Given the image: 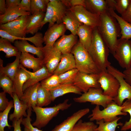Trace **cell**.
<instances>
[{
  "instance_id": "cell-34",
  "label": "cell",
  "mask_w": 131,
  "mask_h": 131,
  "mask_svg": "<svg viewBox=\"0 0 131 131\" xmlns=\"http://www.w3.org/2000/svg\"><path fill=\"white\" fill-rule=\"evenodd\" d=\"M52 101L49 90L42 86L40 83L37 90L36 106L42 107L49 105Z\"/></svg>"
},
{
  "instance_id": "cell-32",
  "label": "cell",
  "mask_w": 131,
  "mask_h": 131,
  "mask_svg": "<svg viewBox=\"0 0 131 131\" xmlns=\"http://www.w3.org/2000/svg\"><path fill=\"white\" fill-rule=\"evenodd\" d=\"M110 13L116 19L121 29L120 38L124 39H131V24L126 22L118 15L112 9H109Z\"/></svg>"
},
{
  "instance_id": "cell-51",
  "label": "cell",
  "mask_w": 131,
  "mask_h": 131,
  "mask_svg": "<svg viewBox=\"0 0 131 131\" xmlns=\"http://www.w3.org/2000/svg\"><path fill=\"white\" fill-rule=\"evenodd\" d=\"M21 1L20 0H6V3L7 8L19 6Z\"/></svg>"
},
{
  "instance_id": "cell-50",
  "label": "cell",
  "mask_w": 131,
  "mask_h": 131,
  "mask_svg": "<svg viewBox=\"0 0 131 131\" xmlns=\"http://www.w3.org/2000/svg\"><path fill=\"white\" fill-rule=\"evenodd\" d=\"M124 79L126 82L131 85V66L125 69L123 72Z\"/></svg>"
},
{
  "instance_id": "cell-26",
  "label": "cell",
  "mask_w": 131,
  "mask_h": 131,
  "mask_svg": "<svg viewBox=\"0 0 131 131\" xmlns=\"http://www.w3.org/2000/svg\"><path fill=\"white\" fill-rule=\"evenodd\" d=\"M93 29L87 25H82L78 27L77 32L79 42L88 50L91 44Z\"/></svg>"
},
{
  "instance_id": "cell-16",
  "label": "cell",
  "mask_w": 131,
  "mask_h": 131,
  "mask_svg": "<svg viewBox=\"0 0 131 131\" xmlns=\"http://www.w3.org/2000/svg\"><path fill=\"white\" fill-rule=\"evenodd\" d=\"M65 24L63 23H55L48 28L43 36L45 46L52 47L56 40L61 36L65 35L66 30Z\"/></svg>"
},
{
  "instance_id": "cell-23",
  "label": "cell",
  "mask_w": 131,
  "mask_h": 131,
  "mask_svg": "<svg viewBox=\"0 0 131 131\" xmlns=\"http://www.w3.org/2000/svg\"><path fill=\"white\" fill-rule=\"evenodd\" d=\"M27 71L30 74V77L23 85V92L27 88L39 82L52 75L49 73L46 67L44 65L41 68L35 72H32Z\"/></svg>"
},
{
  "instance_id": "cell-46",
  "label": "cell",
  "mask_w": 131,
  "mask_h": 131,
  "mask_svg": "<svg viewBox=\"0 0 131 131\" xmlns=\"http://www.w3.org/2000/svg\"><path fill=\"white\" fill-rule=\"evenodd\" d=\"M67 9L78 6H82L85 8V0H62Z\"/></svg>"
},
{
  "instance_id": "cell-24",
  "label": "cell",
  "mask_w": 131,
  "mask_h": 131,
  "mask_svg": "<svg viewBox=\"0 0 131 131\" xmlns=\"http://www.w3.org/2000/svg\"><path fill=\"white\" fill-rule=\"evenodd\" d=\"M30 13L26 12L20 6L7 8L5 13L0 15V24H3L16 19L24 15H31Z\"/></svg>"
},
{
  "instance_id": "cell-10",
  "label": "cell",
  "mask_w": 131,
  "mask_h": 131,
  "mask_svg": "<svg viewBox=\"0 0 131 131\" xmlns=\"http://www.w3.org/2000/svg\"><path fill=\"white\" fill-rule=\"evenodd\" d=\"M31 15L22 16L16 20L0 25V29L12 36L18 37H25L26 29Z\"/></svg>"
},
{
  "instance_id": "cell-8",
  "label": "cell",
  "mask_w": 131,
  "mask_h": 131,
  "mask_svg": "<svg viewBox=\"0 0 131 131\" xmlns=\"http://www.w3.org/2000/svg\"><path fill=\"white\" fill-rule=\"evenodd\" d=\"M107 71L115 77L119 82L120 87L117 95L114 98L113 101L119 106H121L125 99L131 100V85L125 81L123 73L111 65L107 67Z\"/></svg>"
},
{
  "instance_id": "cell-54",
  "label": "cell",
  "mask_w": 131,
  "mask_h": 131,
  "mask_svg": "<svg viewBox=\"0 0 131 131\" xmlns=\"http://www.w3.org/2000/svg\"><path fill=\"white\" fill-rule=\"evenodd\" d=\"M108 10H115V6L116 3V0H106Z\"/></svg>"
},
{
  "instance_id": "cell-35",
  "label": "cell",
  "mask_w": 131,
  "mask_h": 131,
  "mask_svg": "<svg viewBox=\"0 0 131 131\" xmlns=\"http://www.w3.org/2000/svg\"><path fill=\"white\" fill-rule=\"evenodd\" d=\"M8 40L2 38L0 39V51L4 52L6 58L15 56L18 54L19 51L15 46H13Z\"/></svg>"
},
{
  "instance_id": "cell-2",
  "label": "cell",
  "mask_w": 131,
  "mask_h": 131,
  "mask_svg": "<svg viewBox=\"0 0 131 131\" xmlns=\"http://www.w3.org/2000/svg\"><path fill=\"white\" fill-rule=\"evenodd\" d=\"M88 51L100 71H106L111 65L108 59L110 51L97 27L93 29L92 42Z\"/></svg>"
},
{
  "instance_id": "cell-37",
  "label": "cell",
  "mask_w": 131,
  "mask_h": 131,
  "mask_svg": "<svg viewBox=\"0 0 131 131\" xmlns=\"http://www.w3.org/2000/svg\"><path fill=\"white\" fill-rule=\"evenodd\" d=\"M78 71L75 68L58 75L60 84H73Z\"/></svg>"
},
{
  "instance_id": "cell-38",
  "label": "cell",
  "mask_w": 131,
  "mask_h": 131,
  "mask_svg": "<svg viewBox=\"0 0 131 131\" xmlns=\"http://www.w3.org/2000/svg\"><path fill=\"white\" fill-rule=\"evenodd\" d=\"M14 107L13 100L9 101V104L6 109L0 113V131H4V128L7 127L11 129L12 126L9 125L8 122V114L11 109Z\"/></svg>"
},
{
  "instance_id": "cell-47",
  "label": "cell",
  "mask_w": 131,
  "mask_h": 131,
  "mask_svg": "<svg viewBox=\"0 0 131 131\" xmlns=\"http://www.w3.org/2000/svg\"><path fill=\"white\" fill-rule=\"evenodd\" d=\"M9 101L6 97V93L4 91L0 93V111L2 112L8 107Z\"/></svg>"
},
{
  "instance_id": "cell-25",
  "label": "cell",
  "mask_w": 131,
  "mask_h": 131,
  "mask_svg": "<svg viewBox=\"0 0 131 131\" xmlns=\"http://www.w3.org/2000/svg\"><path fill=\"white\" fill-rule=\"evenodd\" d=\"M14 46L22 52L30 53L36 55L38 57L43 58L44 52L43 48L37 47L30 44L26 40H17L14 42Z\"/></svg>"
},
{
  "instance_id": "cell-48",
  "label": "cell",
  "mask_w": 131,
  "mask_h": 131,
  "mask_svg": "<svg viewBox=\"0 0 131 131\" xmlns=\"http://www.w3.org/2000/svg\"><path fill=\"white\" fill-rule=\"evenodd\" d=\"M121 17L125 21L131 24V0L128 8L121 15Z\"/></svg>"
},
{
  "instance_id": "cell-11",
  "label": "cell",
  "mask_w": 131,
  "mask_h": 131,
  "mask_svg": "<svg viewBox=\"0 0 131 131\" xmlns=\"http://www.w3.org/2000/svg\"><path fill=\"white\" fill-rule=\"evenodd\" d=\"M75 16L78 21L82 24L93 29L99 25L100 15L92 13L85 7L76 6L67 9Z\"/></svg>"
},
{
  "instance_id": "cell-19",
  "label": "cell",
  "mask_w": 131,
  "mask_h": 131,
  "mask_svg": "<svg viewBox=\"0 0 131 131\" xmlns=\"http://www.w3.org/2000/svg\"><path fill=\"white\" fill-rule=\"evenodd\" d=\"M20 63L24 67L32 69L33 72H34L40 69L44 66L43 58L35 57L29 53L22 52Z\"/></svg>"
},
{
  "instance_id": "cell-30",
  "label": "cell",
  "mask_w": 131,
  "mask_h": 131,
  "mask_svg": "<svg viewBox=\"0 0 131 131\" xmlns=\"http://www.w3.org/2000/svg\"><path fill=\"white\" fill-rule=\"evenodd\" d=\"M21 53V52L19 51L14 61L8 64L5 67L3 66V60L0 59V75L8 76L13 81V80L20 64V57Z\"/></svg>"
},
{
  "instance_id": "cell-20",
  "label": "cell",
  "mask_w": 131,
  "mask_h": 131,
  "mask_svg": "<svg viewBox=\"0 0 131 131\" xmlns=\"http://www.w3.org/2000/svg\"><path fill=\"white\" fill-rule=\"evenodd\" d=\"M0 36L1 38L8 40L11 43H14L16 40H24L32 43L37 47L42 48L43 47L44 36L40 32H38L34 36L30 37H18L11 35L5 31L0 29Z\"/></svg>"
},
{
  "instance_id": "cell-13",
  "label": "cell",
  "mask_w": 131,
  "mask_h": 131,
  "mask_svg": "<svg viewBox=\"0 0 131 131\" xmlns=\"http://www.w3.org/2000/svg\"><path fill=\"white\" fill-rule=\"evenodd\" d=\"M99 74H88L78 71L73 84L83 93L92 88H100Z\"/></svg>"
},
{
  "instance_id": "cell-31",
  "label": "cell",
  "mask_w": 131,
  "mask_h": 131,
  "mask_svg": "<svg viewBox=\"0 0 131 131\" xmlns=\"http://www.w3.org/2000/svg\"><path fill=\"white\" fill-rule=\"evenodd\" d=\"M86 8L92 13L100 15L108 11L106 0H85Z\"/></svg>"
},
{
  "instance_id": "cell-6",
  "label": "cell",
  "mask_w": 131,
  "mask_h": 131,
  "mask_svg": "<svg viewBox=\"0 0 131 131\" xmlns=\"http://www.w3.org/2000/svg\"><path fill=\"white\" fill-rule=\"evenodd\" d=\"M67 8L61 0H49L41 29L46 23H49V28L56 23H62V19Z\"/></svg>"
},
{
  "instance_id": "cell-52",
  "label": "cell",
  "mask_w": 131,
  "mask_h": 131,
  "mask_svg": "<svg viewBox=\"0 0 131 131\" xmlns=\"http://www.w3.org/2000/svg\"><path fill=\"white\" fill-rule=\"evenodd\" d=\"M21 118L18 120H14L12 121V127L14 128V131H22L20 124L23 119Z\"/></svg>"
},
{
  "instance_id": "cell-18",
  "label": "cell",
  "mask_w": 131,
  "mask_h": 131,
  "mask_svg": "<svg viewBox=\"0 0 131 131\" xmlns=\"http://www.w3.org/2000/svg\"><path fill=\"white\" fill-rule=\"evenodd\" d=\"M77 37L72 34L64 35L55 43L53 47L59 50L62 54L71 53L74 46L77 42Z\"/></svg>"
},
{
  "instance_id": "cell-12",
  "label": "cell",
  "mask_w": 131,
  "mask_h": 131,
  "mask_svg": "<svg viewBox=\"0 0 131 131\" xmlns=\"http://www.w3.org/2000/svg\"><path fill=\"white\" fill-rule=\"evenodd\" d=\"M98 82L104 94L114 98L117 95L120 84L117 80L106 71L99 73Z\"/></svg>"
},
{
  "instance_id": "cell-39",
  "label": "cell",
  "mask_w": 131,
  "mask_h": 131,
  "mask_svg": "<svg viewBox=\"0 0 131 131\" xmlns=\"http://www.w3.org/2000/svg\"><path fill=\"white\" fill-rule=\"evenodd\" d=\"M0 86L3 91L8 94L13 98L14 93L13 80L8 76L0 75Z\"/></svg>"
},
{
  "instance_id": "cell-1",
  "label": "cell",
  "mask_w": 131,
  "mask_h": 131,
  "mask_svg": "<svg viewBox=\"0 0 131 131\" xmlns=\"http://www.w3.org/2000/svg\"><path fill=\"white\" fill-rule=\"evenodd\" d=\"M98 32L113 56L115 53L118 38L121 36V29L116 19L108 11L100 15Z\"/></svg>"
},
{
  "instance_id": "cell-40",
  "label": "cell",
  "mask_w": 131,
  "mask_h": 131,
  "mask_svg": "<svg viewBox=\"0 0 131 131\" xmlns=\"http://www.w3.org/2000/svg\"><path fill=\"white\" fill-rule=\"evenodd\" d=\"M41 85L50 90L54 89L61 84L58 75L53 74L41 82Z\"/></svg>"
},
{
  "instance_id": "cell-3",
  "label": "cell",
  "mask_w": 131,
  "mask_h": 131,
  "mask_svg": "<svg viewBox=\"0 0 131 131\" xmlns=\"http://www.w3.org/2000/svg\"><path fill=\"white\" fill-rule=\"evenodd\" d=\"M75 68L79 71L88 74H98L100 72L88 50L79 41L72 48Z\"/></svg>"
},
{
  "instance_id": "cell-14",
  "label": "cell",
  "mask_w": 131,
  "mask_h": 131,
  "mask_svg": "<svg viewBox=\"0 0 131 131\" xmlns=\"http://www.w3.org/2000/svg\"><path fill=\"white\" fill-rule=\"evenodd\" d=\"M44 52V65L52 74L57 67L60 61L61 52L54 47L45 46L43 48Z\"/></svg>"
},
{
  "instance_id": "cell-53",
  "label": "cell",
  "mask_w": 131,
  "mask_h": 131,
  "mask_svg": "<svg viewBox=\"0 0 131 131\" xmlns=\"http://www.w3.org/2000/svg\"><path fill=\"white\" fill-rule=\"evenodd\" d=\"M6 9L5 0H0V15H2L4 14Z\"/></svg>"
},
{
  "instance_id": "cell-43",
  "label": "cell",
  "mask_w": 131,
  "mask_h": 131,
  "mask_svg": "<svg viewBox=\"0 0 131 131\" xmlns=\"http://www.w3.org/2000/svg\"><path fill=\"white\" fill-rule=\"evenodd\" d=\"M32 110V107H29L27 109V116L22 120L21 124L24 127V131H42L36 127H34L31 123L32 119L31 116Z\"/></svg>"
},
{
  "instance_id": "cell-41",
  "label": "cell",
  "mask_w": 131,
  "mask_h": 131,
  "mask_svg": "<svg viewBox=\"0 0 131 131\" xmlns=\"http://www.w3.org/2000/svg\"><path fill=\"white\" fill-rule=\"evenodd\" d=\"M98 126L93 121L83 122L80 119L75 124L72 131H94Z\"/></svg>"
},
{
  "instance_id": "cell-44",
  "label": "cell",
  "mask_w": 131,
  "mask_h": 131,
  "mask_svg": "<svg viewBox=\"0 0 131 131\" xmlns=\"http://www.w3.org/2000/svg\"><path fill=\"white\" fill-rule=\"evenodd\" d=\"M122 106L123 108L122 110V112L128 113L130 115V118L128 121H126L121 127V130L126 131L131 130V100H127L123 102Z\"/></svg>"
},
{
  "instance_id": "cell-45",
  "label": "cell",
  "mask_w": 131,
  "mask_h": 131,
  "mask_svg": "<svg viewBox=\"0 0 131 131\" xmlns=\"http://www.w3.org/2000/svg\"><path fill=\"white\" fill-rule=\"evenodd\" d=\"M115 10L121 15L124 13L128 8L131 0H116Z\"/></svg>"
},
{
  "instance_id": "cell-36",
  "label": "cell",
  "mask_w": 131,
  "mask_h": 131,
  "mask_svg": "<svg viewBox=\"0 0 131 131\" xmlns=\"http://www.w3.org/2000/svg\"><path fill=\"white\" fill-rule=\"evenodd\" d=\"M121 118V117H118L115 120L110 122H105L103 120L96 121V124L98 125L94 131H115L117 126L122 127L123 125V123L121 122L117 123Z\"/></svg>"
},
{
  "instance_id": "cell-15",
  "label": "cell",
  "mask_w": 131,
  "mask_h": 131,
  "mask_svg": "<svg viewBox=\"0 0 131 131\" xmlns=\"http://www.w3.org/2000/svg\"><path fill=\"white\" fill-rule=\"evenodd\" d=\"M90 111L88 108L78 110L56 126L51 131H72L76 123L88 113Z\"/></svg>"
},
{
  "instance_id": "cell-7",
  "label": "cell",
  "mask_w": 131,
  "mask_h": 131,
  "mask_svg": "<svg viewBox=\"0 0 131 131\" xmlns=\"http://www.w3.org/2000/svg\"><path fill=\"white\" fill-rule=\"evenodd\" d=\"M73 99L76 102H89L92 105L101 106L105 108L113 101L114 98L104 94L101 88H92L81 96L74 98Z\"/></svg>"
},
{
  "instance_id": "cell-33",
  "label": "cell",
  "mask_w": 131,
  "mask_h": 131,
  "mask_svg": "<svg viewBox=\"0 0 131 131\" xmlns=\"http://www.w3.org/2000/svg\"><path fill=\"white\" fill-rule=\"evenodd\" d=\"M62 22L65 25L66 29L69 30L71 34L77 35V29L83 25L80 23L71 12L67 10L62 19Z\"/></svg>"
},
{
  "instance_id": "cell-49",
  "label": "cell",
  "mask_w": 131,
  "mask_h": 131,
  "mask_svg": "<svg viewBox=\"0 0 131 131\" xmlns=\"http://www.w3.org/2000/svg\"><path fill=\"white\" fill-rule=\"evenodd\" d=\"M31 0H22L19 6L24 10L31 13Z\"/></svg>"
},
{
  "instance_id": "cell-28",
  "label": "cell",
  "mask_w": 131,
  "mask_h": 131,
  "mask_svg": "<svg viewBox=\"0 0 131 131\" xmlns=\"http://www.w3.org/2000/svg\"><path fill=\"white\" fill-rule=\"evenodd\" d=\"M49 91L52 101L57 98L67 93H73L81 95L82 94L81 91L73 84H60L56 88Z\"/></svg>"
},
{
  "instance_id": "cell-9",
  "label": "cell",
  "mask_w": 131,
  "mask_h": 131,
  "mask_svg": "<svg viewBox=\"0 0 131 131\" xmlns=\"http://www.w3.org/2000/svg\"><path fill=\"white\" fill-rule=\"evenodd\" d=\"M121 67L125 69L131 66V40L118 39L113 56Z\"/></svg>"
},
{
  "instance_id": "cell-29",
  "label": "cell",
  "mask_w": 131,
  "mask_h": 131,
  "mask_svg": "<svg viewBox=\"0 0 131 131\" xmlns=\"http://www.w3.org/2000/svg\"><path fill=\"white\" fill-rule=\"evenodd\" d=\"M45 13L42 12H35L31 14L26 29V34L32 35L37 33L41 29V25L45 15Z\"/></svg>"
},
{
  "instance_id": "cell-4",
  "label": "cell",
  "mask_w": 131,
  "mask_h": 131,
  "mask_svg": "<svg viewBox=\"0 0 131 131\" xmlns=\"http://www.w3.org/2000/svg\"><path fill=\"white\" fill-rule=\"evenodd\" d=\"M69 99L65 100L62 103L52 107H46L36 106L32 107L36 115L35 121L32 124L39 129L45 126L50 121L56 116L60 110L63 111L70 107L71 103H68Z\"/></svg>"
},
{
  "instance_id": "cell-17",
  "label": "cell",
  "mask_w": 131,
  "mask_h": 131,
  "mask_svg": "<svg viewBox=\"0 0 131 131\" xmlns=\"http://www.w3.org/2000/svg\"><path fill=\"white\" fill-rule=\"evenodd\" d=\"M30 76L27 70L20 64L13 81L14 93L16 94L19 99L23 94V85L29 79Z\"/></svg>"
},
{
  "instance_id": "cell-27",
  "label": "cell",
  "mask_w": 131,
  "mask_h": 131,
  "mask_svg": "<svg viewBox=\"0 0 131 131\" xmlns=\"http://www.w3.org/2000/svg\"><path fill=\"white\" fill-rule=\"evenodd\" d=\"M40 84L39 82L27 88L20 99L26 104L29 108L36 106L37 90Z\"/></svg>"
},
{
  "instance_id": "cell-42",
  "label": "cell",
  "mask_w": 131,
  "mask_h": 131,
  "mask_svg": "<svg viewBox=\"0 0 131 131\" xmlns=\"http://www.w3.org/2000/svg\"><path fill=\"white\" fill-rule=\"evenodd\" d=\"M31 0V14L37 12H46L49 0Z\"/></svg>"
},
{
  "instance_id": "cell-22",
  "label": "cell",
  "mask_w": 131,
  "mask_h": 131,
  "mask_svg": "<svg viewBox=\"0 0 131 131\" xmlns=\"http://www.w3.org/2000/svg\"><path fill=\"white\" fill-rule=\"evenodd\" d=\"M13 98L14 110L13 112L9 115V120H18L23 116L26 117L27 114L26 111L29 108L28 106L21 100L15 93H13Z\"/></svg>"
},
{
  "instance_id": "cell-5",
  "label": "cell",
  "mask_w": 131,
  "mask_h": 131,
  "mask_svg": "<svg viewBox=\"0 0 131 131\" xmlns=\"http://www.w3.org/2000/svg\"><path fill=\"white\" fill-rule=\"evenodd\" d=\"M123 108L122 106H119L114 101L102 110L100 109L99 106L96 105L88 118L91 121L103 120L105 122H111L117 119L118 115H127V113L122 111Z\"/></svg>"
},
{
  "instance_id": "cell-21",
  "label": "cell",
  "mask_w": 131,
  "mask_h": 131,
  "mask_svg": "<svg viewBox=\"0 0 131 131\" xmlns=\"http://www.w3.org/2000/svg\"><path fill=\"white\" fill-rule=\"evenodd\" d=\"M75 68L74 56L71 53L62 54L60 61L53 74L58 75Z\"/></svg>"
}]
</instances>
